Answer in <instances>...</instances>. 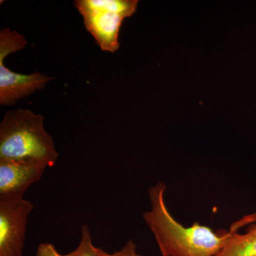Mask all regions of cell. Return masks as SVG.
Here are the masks:
<instances>
[{"label": "cell", "mask_w": 256, "mask_h": 256, "mask_svg": "<svg viewBox=\"0 0 256 256\" xmlns=\"http://www.w3.org/2000/svg\"><path fill=\"white\" fill-rule=\"evenodd\" d=\"M166 184L158 182L148 190L150 210L143 213L162 256H217L236 232L256 222V213L245 216L229 230L214 232L195 222L186 227L175 220L165 202Z\"/></svg>", "instance_id": "6da1fadb"}, {"label": "cell", "mask_w": 256, "mask_h": 256, "mask_svg": "<svg viewBox=\"0 0 256 256\" xmlns=\"http://www.w3.org/2000/svg\"><path fill=\"white\" fill-rule=\"evenodd\" d=\"M58 158L43 116L28 109L4 114L0 124V160H40L53 166Z\"/></svg>", "instance_id": "7a4b0ae2"}, {"label": "cell", "mask_w": 256, "mask_h": 256, "mask_svg": "<svg viewBox=\"0 0 256 256\" xmlns=\"http://www.w3.org/2000/svg\"><path fill=\"white\" fill-rule=\"evenodd\" d=\"M28 42L20 32L9 28L0 32V104L12 106L36 90H41L54 78L40 72L15 73L5 66V58L26 47Z\"/></svg>", "instance_id": "3957f363"}, {"label": "cell", "mask_w": 256, "mask_h": 256, "mask_svg": "<svg viewBox=\"0 0 256 256\" xmlns=\"http://www.w3.org/2000/svg\"><path fill=\"white\" fill-rule=\"evenodd\" d=\"M34 205L24 196L0 197V256H23Z\"/></svg>", "instance_id": "277c9868"}, {"label": "cell", "mask_w": 256, "mask_h": 256, "mask_svg": "<svg viewBox=\"0 0 256 256\" xmlns=\"http://www.w3.org/2000/svg\"><path fill=\"white\" fill-rule=\"evenodd\" d=\"M42 160H0V197L24 196L48 168Z\"/></svg>", "instance_id": "5b68a950"}, {"label": "cell", "mask_w": 256, "mask_h": 256, "mask_svg": "<svg viewBox=\"0 0 256 256\" xmlns=\"http://www.w3.org/2000/svg\"><path fill=\"white\" fill-rule=\"evenodd\" d=\"M78 10L84 18L87 31L92 34L101 50L111 53L117 52L120 48L119 33L124 16L104 10L84 8Z\"/></svg>", "instance_id": "8992f818"}, {"label": "cell", "mask_w": 256, "mask_h": 256, "mask_svg": "<svg viewBox=\"0 0 256 256\" xmlns=\"http://www.w3.org/2000/svg\"><path fill=\"white\" fill-rule=\"evenodd\" d=\"M36 256H142L138 254L137 246L132 240H129L122 248L114 254H108L92 244L90 228L86 224L82 227V238L78 246L69 254H62L52 244L44 242L37 248Z\"/></svg>", "instance_id": "52a82bcc"}, {"label": "cell", "mask_w": 256, "mask_h": 256, "mask_svg": "<svg viewBox=\"0 0 256 256\" xmlns=\"http://www.w3.org/2000/svg\"><path fill=\"white\" fill-rule=\"evenodd\" d=\"M217 256H256V222L245 233L236 232Z\"/></svg>", "instance_id": "ba28073f"}, {"label": "cell", "mask_w": 256, "mask_h": 256, "mask_svg": "<svg viewBox=\"0 0 256 256\" xmlns=\"http://www.w3.org/2000/svg\"><path fill=\"white\" fill-rule=\"evenodd\" d=\"M138 0H76L74 2L76 9L104 10L130 18L137 10Z\"/></svg>", "instance_id": "9c48e42d"}]
</instances>
